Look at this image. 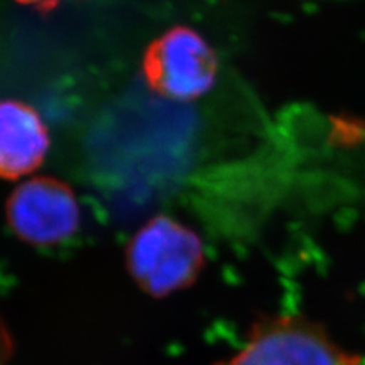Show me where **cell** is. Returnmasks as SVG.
Returning a JSON list of instances; mask_svg holds the SVG:
<instances>
[{"label": "cell", "mask_w": 365, "mask_h": 365, "mask_svg": "<svg viewBox=\"0 0 365 365\" xmlns=\"http://www.w3.org/2000/svg\"><path fill=\"white\" fill-rule=\"evenodd\" d=\"M49 130L38 111L19 99L0 108V174L20 180L37 170L49 151Z\"/></svg>", "instance_id": "5b68a950"}, {"label": "cell", "mask_w": 365, "mask_h": 365, "mask_svg": "<svg viewBox=\"0 0 365 365\" xmlns=\"http://www.w3.org/2000/svg\"><path fill=\"white\" fill-rule=\"evenodd\" d=\"M19 2H23L26 5H36V6H40L43 9H49L52 8L58 0H19Z\"/></svg>", "instance_id": "8992f818"}, {"label": "cell", "mask_w": 365, "mask_h": 365, "mask_svg": "<svg viewBox=\"0 0 365 365\" xmlns=\"http://www.w3.org/2000/svg\"><path fill=\"white\" fill-rule=\"evenodd\" d=\"M125 264L134 283L155 299L189 288L205 265L200 236L168 215L148 220L125 248Z\"/></svg>", "instance_id": "6da1fadb"}, {"label": "cell", "mask_w": 365, "mask_h": 365, "mask_svg": "<svg viewBox=\"0 0 365 365\" xmlns=\"http://www.w3.org/2000/svg\"><path fill=\"white\" fill-rule=\"evenodd\" d=\"M142 72L157 95L186 102L210 91L218 76V58L201 34L175 26L148 46Z\"/></svg>", "instance_id": "3957f363"}, {"label": "cell", "mask_w": 365, "mask_h": 365, "mask_svg": "<svg viewBox=\"0 0 365 365\" xmlns=\"http://www.w3.org/2000/svg\"><path fill=\"white\" fill-rule=\"evenodd\" d=\"M5 212L11 232L36 247L66 242L81 224V209L73 189L53 177L21 181L11 192Z\"/></svg>", "instance_id": "277c9868"}, {"label": "cell", "mask_w": 365, "mask_h": 365, "mask_svg": "<svg viewBox=\"0 0 365 365\" xmlns=\"http://www.w3.org/2000/svg\"><path fill=\"white\" fill-rule=\"evenodd\" d=\"M216 365H365V358L342 349L309 318L277 315L260 319L244 347Z\"/></svg>", "instance_id": "7a4b0ae2"}]
</instances>
